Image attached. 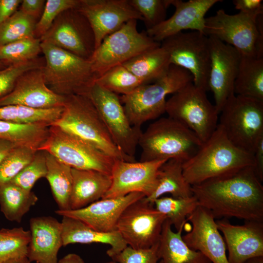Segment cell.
I'll return each mask as SVG.
<instances>
[{
	"mask_svg": "<svg viewBox=\"0 0 263 263\" xmlns=\"http://www.w3.org/2000/svg\"><path fill=\"white\" fill-rule=\"evenodd\" d=\"M41 49L44 56L42 71L49 88L65 97L87 95L96 79L90 60L45 41H41Z\"/></svg>",
	"mask_w": 263,
	"mask_h": 263,
	"instance_id": "cell-4",
	"label": "cell"
},
{
	"mask_svg": "<svg viewBox=\"0 0 263 263\" xmlns=\"http://www.w3.org/2000/svg\"><path fill=\"white\" fill-rule=\"evenodd\" d=\"M166 218L158 243V254L161 263H212L199 251L190 248L182 239L184 228L174 232Z\"/></svg>",
	"mask_w": 263,
	"mask_h": 263,
	"instance_id": "cell-27",
	"label": "cell"
},
{
	"mask_svg": "<svg viewBox=\"0 0 263 263\" xmlns=\"http://www.w3.org/2000/svg\"><path fill=\"white\" fill-rule=\"evenodd\" d=\"M160 45L161 43L154 41L145 31L139 32L137 20L131 19L107 36L95 50L90 61L97 79L112 68Z\"/></svg>",
	"mask_w": 263,
	"mask_h": 263,
	"instance_id": "cell-10",
	"label": "cell"
},
{
	"mask_svg": "<svg viewBox=\"0 0 263 263\" xmlns=\"http://www.w3.org/2000/svg\"><path fill=\"white\" fill-rule=\"evenodd\" d=\"M167 51L171 64L188 71L194 85L209 90L210 66L209 37L200 32H180L161 42Z\"/></svg>",
	"mask_w": 263,
	"mask_h": 263,
	"instance_id": "cell-12",
	"label": "cell"
},
{
	"mask_svg": "<svg viewBox=\"0 0 263 263\" xmlns=\"http://www.w3.org/2000/svg\"><path fill=\"white\" fill-rule=\"evenodd\" d=\"M216 223L225 237L229 263H243L263 256V222L245 221L243 225H235L222 218Z\"/></svg>",
	"mask_w": 263,
	"mask_h": 263,
	"instance_id": "cell-23",
	"label": "cell"
},
{
	"mask_svg": "<svg viewBox=\"0 0 263 263\" xmlns=\"http://www.w3.org/2000/svg\"><path fill=\"white\" fill-rule=\"evenodd\" d=\"M35 193L9 182L0 186V207L5 218L20 223L23 216L37 202Z\"/></svg>",
	"mask_w": 263,
	"mask_h": 263,
	"instance_id": "cell-32",
	"label": "cell"
},
{
	"mask_svg": "<svg viewBox=\"0 0 263 263\" xmlns=\"http://www.w3.org/2000/svg\"><path fill=\"white\" fill-rule=\"evenodd\" d=\"M122 65L144 84H149L165 75L171 64L168 53L160 45L138 55Z\"/></svg>",
	"mask_w": 263,
	"mask_h": 263,
	"instance_id": "cell-29",
	"label": "cell"
},
{
	"mask_svg": "<svg viewBox=\"0 0 263 263\" xmlns=\"http://www.w3.org/2000/svg\"><path fill=\"white\" fill-rule=\"evenodd\" d=\"M79 0H47L41 15L36 23L35 36H42L52 26L57 18L63 12L76 9Z\"/></svg>",
	"mask_w": 263,
	"mask_h": 263,
	"instance_id": "cell-43",
	"label": "cell"
},
{
	"mask_svg": "<svg viewBox=\"0 0 263 263\" xmlns=\"http://www.w3.org/2000/svg\"><path fill=\"white\" fill-rule=\"evenodd\" d=\"M234 93L263 101V57L242 56Z\"/></svg>",
	"mask_w": 263,
	"mask_h": 263,
	"instance_id": "cell-30",
	"label": "cell"
},
{
	"mask_svg": "<svg viewBox=\"0 0 263 263\" xmlns=\"http://www.w3.org/2000/svg\"><path fill=\"white\" fill-rule=\"evenodd\" d=\"M39 39L87 60L95 49L93 30L87 19L76 9L61 13Z\"/></svg>",
	"mask_w": 263,
	"mask_h": 263,
	"instance_id": "cell-15",
	"label": "cell"
},
{
	"mask_svg": "<svg viewBox=\"0 0 263 263\" xmlns=\"http://www.w3.org/2000/svg\"><path fill=\"white\" fill-rule=\"evenodd\" d=\"M154 207L164 214L176 231L184 228L188 216L199 206L193 195L186 198L161 197L153 202Z\"/></svg>",
	"mask_w": 263,
	"mask_h": 263,
	"instance_id": "cell-35",
	"label": "cell"
},
{
	"mask_svg": "<svg viewBox=\"0 0 263 263\" xmlns=\"http://www.w3.org/2000/svg\"><path fill=\"white\" fill-rule=\"evenodd\" d=\"M17 146L9 141L0 139V164L6 155Z\"/></svg>",
	"mask_w": 263,
	"mask_h": 263,
	"instance_id": "cell-50",
	"label": "cell"
},
{
	"mask_svg": "<svg viewBox=\"0 0 263 263\" xmlns=\"http://www.w3.org/2000/svg\"><path fill=\"white\" fill-rule=\"evenodd\" d=\"M87 95L94 105L115 145L123 154L135 159L142 131L141 127L131 125L120 96L95 82Z\"/></svg>",
	"mask_w": 263,
	"mask_h": 263,
	"instance_id": "cell-13",
	"label": "cell"
},
{
	"mask_svg": "<svg viewBox=\"0 0 263 263\" xmlns=\"http://www.w3.org/2000/svg\"><path fill=\"white\" fill-rule=\"evenodd\" d=\"M220 113L218 124L229 141L253 155L263 136V101L233 94Z\"/></svg>",
	"mask_w": 263,
	"mask_h": 263,
	"instance_id": "cell-8",
	"label": "cell"
},
{
	"mask_svg": "<svg viewBox=\"0 0 263 263\" xmlns=\"http://www.w3.org/2000/svg\"><path fill=\"white\" fill-rule=\"evenodd\" d=\"M37 58L0 69V98L10 93L18 78L26 72L43 67L44 61Z\"/></svg>",
	"mask_w": 263,
	"mask_h": 263,
	"instance_id": "cell-44",
	"label": "cell"
},
{
	"mask_svg": "<svg viewBox=\"0 0 263 263\" xmlns=\"http://www.w3.org/2000/svg\"><path fill=\"white\" fill-rule=\"evenodd\" d=\"M206 92L190 82L172 94L166 105L168 117L187 127L203 143L217 128L219 114Z\"/></svg>",
	"mask_w": 263,
	"mask_h": 263,
	"instance_id": "cell-9",
	"label": "cell"
},
{
	"mask_svg": "<svg viewBox=\"0 0 263 263\" xmlns=\"http://www.w3.org/2000/svg\"><path fill=\"white\" fill-rule=\"evenodd\" d=\"M210 66L209 90L213 93L215 106L220 112L234 93L242 55L232 46L214 38L209 37Z\"/></svg>",
	"mask_w": 263,
	"mask_h": 263,
	"instance_id": "cell-18",
	"label": "cell"
},
{
	"mask_svg": "<svg viewBox=\"0 0 263 263\" xmlns=\"http://www.w3.org/2000/svg\"><path fill=\"white\" fill-rule=\"evenodd\" d=\"M57 263H85V262L78 255L70 253L58 261Z\"/></svg>",
	"mask_w": 263,
	"mask_h": 263,
	"instance_id": "cell-51",
	"label": "cell"
},
{
	"mask_svg": "<svg viewBox=\"0 0 263 263\" xmlns=\"http://www.w3.org/2000/svg\"><path fill=\"white\" fill-rule=\"evenodd\" d=\"M47 180L54 199L61 210L71 209L72 168L45 151Z\"/></svg>",
	"mask_w": 263,
	"mask_h": 263,
	"instance_id": "cell-31",
	"label": "cell"
},
{
	"mask_svg": "<svg viewBox=\"0 0 263 263\" xmlns=\"http://www.w3.org/2000/svg\"><path fill=\"white\" fill-rule=\"evenodd\" d=\"M29 225L28 260L37 263H57L58 251L63 246L61 222L51 216H40L32 218Z\"/></svg>",
	"mask_w": 263,
	"mask_h": 263,
	"instance_id": "cell-24",
	"label": "cell"
},
{
	"mask_svg": "<svg viewBox=\"0 0 263 263\" xmlns=\"http://www.w3.org/2000/svg\"><path fill=\"white\" fill-rule=\"evenodd\" d=\"M5 67L0 61V69Z\"/></svg>",
	"mask_w": 263,
	"mask_h": 263,
	"instance_id": "cell-54",
	"label": "cell"
},
{
	"mask_svg": "<svg viewBox=\"0 0 263 263\" xmlns=\"http://www.w3.org/2000/svg\"><path fill=\"white\" fill-rule=\"evenodd\" d=\"M76 9L87 19L93 30L95 50L107 36L129 20L143 21L129 0H79Z\"/></svg>",
	"mask_w": 263,
	"mask_h": 263,
	"instance_id": "cell-16",
	"label": "cell"
},
{
	"mask_svg": "<svg viewBox=\"0 0 263 263\" xmlns=\"http://www.w3.org/2000/svg\"><path fill=\"white\" fill-rule=\"evenodd\" d=\"M21 2L20 0H0V25L17 11Z\"/></svg>",
	"mask_w": 263,
	"mask_h": 263,
	"instance_id": "cell-48",
	"label": "cell"
},
{
	"mask_svg": "<svg viewBox=\"0 0 263 263\" xmlns=\"http://www.w3.org/2000/svg\"><path fill=\"white\" fill-rule=\"evenodd\" d=\"M203 142L187 127L169 117L161 118L142 132L138 142L140 161L190 159Z\"/></svg>",
	"mask_w": 263,
	"mask_h": 263,
	"instance_id": "cell-6",
	"label": "cell"
},
{
	"mask_svg": "<svg viewBox=\"0 0 263 263\" xmlns=\"http://www.w3.org/2000/svg\"><path fill=\"white\" fill-rule=\"evenodd\" d=\"M95 82L118 95H126L144 83L123 65L112 68L98 77Z\"/></svg>",
	"mask_w": 263,
	"mask_h": 263,
	"instance_id": "cell-36",
	"label": "cell"
},
{
	"mask_svg": "<svg viewBox=\"0 0 263 263\" xmlns=\"http://www.w3.org/2000/svg\"><path fill=\"white\" fill-rule=\"evenodd\" d=\"M187 220L191 223L192 228L182 236L186 244L202 253L212 263H229L226 244L212 213L199 205Z\"/></svg>",
	"mask_w": 263,
	"mask_h": 263,
	"instance_id": "cell-19",
	"label": "cell"
},
{
	"mask_svg": "<svg viewBox=\"0 0 263 263\" xmlns=\"http://www.w3.org/2000/svg\"><path fill=\"white\" fill-rule=\"evenodd\" d=\"M71 209H77L102 199L112 184L110 174L92 169L72 168Z\"/></svg>",
	"mask_w": 263,
	"mask_h": 263,
	"instance_id": "cell-25",
	"label": "cell"
},
{
	"mask_svg": "<svg viewBox=\"0 0 263 263\" xmlns=\"http://www.w3.org/2000/svg\"><path fill=\"white\" fill-rule=\"evenodd\" d=\"M232 2L235 8L239 12L256 13L263 12L262 0H234Z\"/></svg>",
	"mask_w": 263,
	"mask_h": 263,
	"instance_id": "cell-47",
	"label": "cell"
},
{
	"mask_svg": "<svg viewBox=\"0 0 263 263\" xmlns=\"http://www.w3.org/2000/svg\"><path fill=\"white\" fill-rule=\"evenodd\" d=\"M49 132V126L45 124H19L0 120V139L37 151L47 139Z\"/></svg>",
	"mask_w": 263,
	"mask_h": 263,
	"instance_id": "cell-33",
	"label": "cell"
},
{
	"mask_svg": "<svg viewBox=\"0 0 263 263\" xmlns=\"http://www.w3.org/2000/svg\"><path fill=\"white\" fill-rule=\"evenodd\" d=\"M117 263L113 261H111V262H107V263Z\"/></svg>",
	"mask_w": 263,
	"mask_h": 263,
	"instance_id": "cell-55",
	"label": "cell"
},
{
	"mask_svg": "<svg viewBox=\"0 0 263 263\" xmlns=\"http://www.w3.org/2000/svg\"><path fill=\"white\" fill-rule=\"evenodd\" d=\"M47 174L45 151L38 150L32 161L10 182L24 189L31 191L36 182Z\"/></svg>",
	"mask_w": 263,
	"mask_h": 263,
	"instance_id": "cell-42",
	"label": "cell"
},
{
	"mask_svg": "<svg viewBox=\"0 0 263 263\" xmlns=\"http://www.w3.org/2000/svg\"><path fill=\"white\" fill-rule=\"evenodd\" d=\"M253 166L191 186L199 205L215 218L263 222V186Z\"/></svg>",
	"mask_w": 263,
	"mask_h": 263,
	"instance_id": "cell-1",
	"label": "cell"
},
{
	"mask_svg": "<svg viewBox=\"0 0 263 263\" xmlns=\"http://www.w3.org/2000/svg\"><path fill=\"white\" fill-rule=\"evenodd\" d=\"M36 19L17 10L0 25V46L25 38L35 37Z\"/></svg>",
	"mask_w": 263,
	"mask_h": 263,
	"instance_id": "cell-39",
	"label": "cell"
},
{
	"mask_svg": "<svg viewBox=\"0 0 263 263\" xmlns=\"http://www.w3.org/2000/svg\"><path fill=\"white\" fill-rule=\"evenodd\" d=\"M243 263H263V256L256 257L249 259Z\"/></svg>",
	"mask_w": 263,
	"mask_h": 263,
	"instance_id": "cell-53",
	"label": "cell"
},
{
	"mask_svg": "<svg viewBox=\"0 0 263 263\" xmlns=\"http://www.w3.org/2000/svg\"><path fill=\"white\" fill-rule=\"evenodd\" d=\"M39 150L51 154L71 168L111 174L115 159L55 125Z\"/></svg>",
	"mask_w": 263,
	"mask_h": 263,
	"instance_id": "cell-11",
	"label": "cell"
},
{
	"mask_svg": "<svg viewBox=\"0 0 263 263\" xmlns=\"http://www.w3.org/2000/svg\"><path fill=\"white\" fill-rule=\"evenodd\" d=\"M184 162L178 159L167 160L160 167L157 177L156 187L146 199L153 204L155 200L166 193L177 198H186L193 196L191 186L186 181L183 172Z\"/></svg>",
	"mask_w": 263,
	"mask_h": 263,
	"instance_id": "cell-28",
	"label": "cell"
},
{
	"mask_svg": "<svg viewBox=\"0 0 263 263\" xmlns=\"http://www.w3.org/2000/svg\"><path fill=\"white\" fill-rule=\"evenodd\" d=\"M30 238V230H25L21 227L0 229V263L27 257Z\"/></svg>",
	"mask_w": 263,
	"mask_h": 263,
	"instance_id": "cell-38",
	"label": "cell"
},
{
	"mask_svg": "<svg viewBox=\"0 0 263 263\" xmlns=\"http://www.w3.org/2000/svg\"><path fill=\"white\" fill-rule=\"evenodd\" d=\"M130 4L141 15L147 30L166 19L170 0H129Z\"/></svg>",
	"mask_w": 263,
	"mask_h": 263,
	"instance_id": "cell-41",
	"label": "cell"
},
{
	"mask_svg": "<svg viewBox=\"0 0 263 263\" xmlns=\"http://www.w3.org/2000/svg\"><path fill=\"white\" fill-rule=\"evenodd\" d=\"M65 100V96L55 93L47 86L41 68L21 75L12 91L0 98V107L19 105L34 109H51L63 107Z\"/></svg>",
	"mask_w": 263,
	"mask_h": 263,
	"instance_id": "cell-21",
	"label": "cell"
},
{
	"mask_svg": "<svg viewBox=\"0 0 263 263\" xmlns=\"http://www.w3.org/2000/svg\"><path fill=\"white\" fill-rule=\"evenodd\" d=\"M115 160L134 162L113 141L94 105L87 95L65 96L63 110L53 124Z\"/></svg>",
	"mask_w": 263,
	"mask_h": 263,
	"instance_id": "cell-3",
	"label": "cell"
},
{
	"mask_svg": "<svg viewBox=\"0 0 263 263\" xmlns=\"http://www.w3.org/2000/svg\"><path fill=\"white\" fill-rule=\"evenodd\" d=\"M63 106L46 109H34L19 105L0 107V120L19 124H53L60 117Z\"/></svg>",
	"mask_w": 263,
	"mask_h": 263,
	"instance_id": "cell-34",
	"label": "cell"
},
{
	"mask_svg": "<svg viewBox=\"0 0 263 263\" xmlns=\"http://www.w3.org/2000/svg\"><path fill=\"white\" fill-rule=\"evenodd\" d=\"M255 172L259 178L263 181V136L258 141L253 153Z\"/></svg>",
	"mask_w": 263,
	"mask_h": 263,
	"instance_id": "cell-49",
	"label": "cell"
},
{
	"mask_svg": "<svg viewBox=\"0 0 263 263\" xmlns=\"http://www.w3.org/2000/svg\"><path fill=\"white\" fill-rule=\"evenodd\" d=\"M45 4L44 0H23L19 10L36 19L41 16Z\"/></svg>",
	"mask_w": 263,
	"mask_h": 263,
	"instance_id": "cell-46",
	"label": "cell"
},
{
	"mask_svg": "<svg viewBox=\"0 0 263 263\" xmlns=\"http://www.w3.org/2000/svg\"><path fill=\"white\" fill-rule=\"evenodd\" d=\"M193 76L186 70L171 64L167 73L152 84H143L129 94L120 96L132 125L141 127L166 113V97L189 83Z\"/></svg>",
	"mask_w": 263,
	"mask_h": 263,
	"instance_id": "cell-5",
	"label": "cell"
},
{
	"mask_svg": "<svg viewBox=\"0 0 263 263\" xmlns=\"http://www.w3.org/2000/svg\"><path fill=\"white\" fill-rule=\"evenodd\" d=\"M40 52L39 38H25L0 46V61L6 67L37 58Z\"/></svg>",
	"mask_w": 263,
	"mask_h": 263,
	"instance_id": "cell-37",
	"label": "cell"
},
{
	"mask_svg": "<svg viewBox=\"0 0 263 263\" xmlns=\"http://www.w3.org/2000/svg\"><path fill=\"white\" fill-rule=\"evenodd\" d=\"M166 161L115 160L111 174V186L102 198L118 197L132 192H141L149 197L156 187L159 169Z\"/></svg>",
	"mask_w": 263,
	"mask_h": 263,
	"instance_id": "cell-17",
	"label": "cell"
},
{
	"mask_svg": "<svg viewBox=\"0 0 263 263\" xmlns=\"http://www.w3.org/2000/svg\"><path fill=\"white\" fill-rule=\"evenodd\" d=\"M204 34L232 46L242 56L263 57V12L230 15L218 10L206 18Z\"/></svg>",
	"mask_w": 263,
	"mask_h": 263,
	"instance_id": "cell-7",
	"label": "cell"
},
{
	"mask_svg": "<svg viewBox=\"0 0 263 263\" xmlns=\"http://www.w3.org/2000/svg\"><path fill=\"white\" fill-rule=\"evenodd\" d=\"M1 263H31V262L27 257H24L8 260Z\"/></svg>",
	"mask_w": 263,
	"mask_h": 263,
	"instance_id": "cell-52",
	"label": "cell"
},
{
	"mask_svg": "<svg viewBox=\"0 0 263 263\" xmlns=\"http://www.w3.org/2000/svg\"><path fill=\"white\" fill-rule=\"evenodd\" d=\"M253 166V155L233 145L218 124L195 154L183 163V172L192 186Z\"/></svg>",
	"mask_w": 263,
	"mask_h": 263,
	"instance_id": "cell-2",
	"label": "cell"
},
{
	"mask_svg": "<svg viewBox=\"0 0 263 263\" xmlns=\"http://www.w3.org/2000/svg\"><path fill=\"white\" fill-rule=\"evenodd\" d=\"M37 150L17 146L0 164V186L10 182L33 159Z\"/></svg>",
	"mask_w": 263,
	"mask_h": 263,
	"instance_id": "cell-40",
	"label": "cell"
},
{
	"mask_svg": "<svg viewBox=\"0 0 263 263\" xmlns=\"http://www.w3.org/2000/svg\"><path fill=\"white\" fill-rule=\"evenodd\" d=\"M166 216L158 211L145 197L128 206L120 215L116 230L128 246L148 248L160 239Z\"/></svg>",
	"mask_w": 263,
	"mask_h": 263,
	"instance_id": "cell-14",
	"label": "cell"
},
{
	"mask_svg": "<svg viewBox=\"0 0 263 263\" xmlns=\"http://www.w3.org/2000/svg\"><path fill=\"white\" fill-rule=\"evenodd\" d=\"M146 197L141 192L126 195L100 199L77 209L57 210L59 215L78 220L98 231L110 232L116 230L118 219L125 209L135 201Z\"/></svg>",
	"mask_w": 263,
	"mask_h": 263,
	"instance_id": "cell-20",
	"label": "cell"
},
{
	"mask_svg": "<svg viewBox=\"0 0 263 263\" xmlns=\"http://www.w3.org/2000/svg\"><path fill=\"white\" fill-rule=\"evenodd\" d=\"M158 243L146 249H134L127 245L112 259L117 263H158Z\"/></svg>",
	"mask_w": 263,
	"mask_h": 263,
	"instance_id": "cell-45",
	"label": "cell"
},
{
	"mask_svg": "<svg viewBox=\"0 0 263 263\" xmlns=\"http://www.w3.org/2000/svg\"><path fill=\"white\" fill-rule=\"evenodd\" d=\"M62 237L63 246L73 244L100 243L110 245L107 254L111 258L128 245L120 233L115 230L103 232L94 230L81 221L62 216Z\"/></svg>",
	"mask_w": 263,
	"mask_h": 263,
	"instance_id": "cell-26",
	"label": "cell"
},
{
	"mask_svg": "<svg viewBox=\"0 0 263 263\" xmlns=\"http://www.w3.org/2000/svg\"><path fill=\"white\" fill-rule=\"evenodd\" d=\"M221 0H170L175 12L160 24L146 30L148 35L161 43L166 38L183 32L192 30L204 34L205 15L209 9Z\"/></svg>",
	"mask_w": 263,
	"mask_h": 263,
	"instance_id": "cell-22",
	"label": "cell"
}]
</instances>
